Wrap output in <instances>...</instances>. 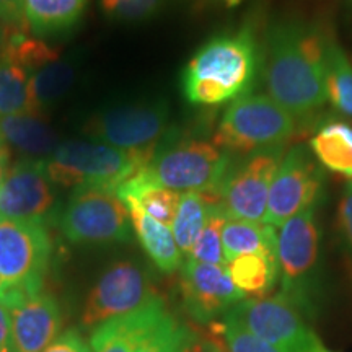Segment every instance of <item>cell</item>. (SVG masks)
<instances>
[{
    "mask_svg": "<svg viewBox=\"0 0 352 352\" xmlns=\"http://www.w3.org/2000/svg\"><path fill=\"white\" fill-rule=\"evenodd\" d=\"M230 153L214 142L188 139L158 147L155 155L140 168L148 182L170 191L201 192L217 202V192L230 170Z\"/></svg>",
    "mask_w": 352,
    "mask_h": 352,
    "instance_id": "cell-3",
    "label": "cell"
},
{
    "mask_svg": "<svg viewBox=\"0 0 352 352\" xmlns=\"http://www.w3.org/2000/svg\"><path fill=\"white\" fill-rule=\"evenodd\" d=\"M320 258V227L315 208L294 215L277 232L280 294L311 316L315 308L316 267Z\"/></svg>",
    "mask_w": 352,
    "mask_h": 352,
    "instance_id": "cell-6",
    "label": "cell"
},
{
    "mask_svg": "<svg viewBox=\"0 0 352 352\" xmlns=\"http://www.w3.org/2000/svg\"><path fill=\"white\" fill-rule=\"evenodd\" d=\"M0 352H15L12 336V324L8 308L0 298Z\"/></svg>",
    "mask_w": 352,
    "mask_h": 352,
    "instance_id": "cell-36",
    "label": "cell"
},
{
    "mask_svg": "<svg viewBox=\"0 0 352 352\" xmlns=\"http://www.w3.org/2000/svg\"><path fill=\"white\" fill-rule=\"evenodd\" d=\"M323 189V168L305 145L285 153L270 188L264 223L280 227L303 210L315 208Z\"/></svg>",
    "mask_w": 352,
    "mask_h": 352,
    "instance_id": "cell-11",
    "label": "cell"
},
{
    "mask_svg": "<svg viewBox=\"0 0 352 352\" xmlns=\"http://www.w3.org/2000/svg\"><path fill=\"white\" fill-rule=\"evenodd\" d=\"M164 0H101L104 13L116 20L139 21L152 16Z\"/></svg>",
    "mask_w": 352,
    "mask_h": 352,
    "instance_id": "cell-31",
    "label": "cell"
},
{
    "mask_svg": "<svg viewBox=\"0 0 352 352\" xmlns=\"http://www.w3.org/2000/svg\"><path fill=\"white\" fill-rule=\"evenodd\" d=\"M227 222V215L220 209L217 202H214L209 209V215L206 219L204 227L197 236L195 246L189 252V258L196 261L217 264V266H226V256H223L222 248V230Z\"/></svg>",
    "mask_w": 352,
    "mask_h": 352,
    "instance_id": "cell-28",
    "label": "cell"
},
{
    "mask_svg": "<svg viewBox=\"0 0 352 352\" xmlns=\"http://www.w3.org/2000/svg\"><path fill=\"white\" fill-rule=\"evenodd\" d=\"M222 248L227 263L250 253L277 258V230L264 222L227 219L222 230Z\"/></svg>",
    "mask_w": 352,
    "mask_h": 352,
    "instance_id": "cell-20",
    "label": "cell"
},
{
    "mask_svg": "<svg viewBox=\"0 0 352 352\" xmlns=\"http://www.w3.org/2000/svg\"><path fill=\"white\" fill-rule=\"evenodd\" d=\"M259 51L250 28L215 36L191 57L182 85L192 104H220L245 96L258 72Z\"/></svg>",
    "mask_w": 352,
    "mask_h": 352,
    "instance_id": "cell-2",
    "label": "cell"
},
{
    "mask_svg": "<svg viewBox=\"0 0 352 352\" xmlns=\"http://www.w3.org/2000/svg\"><path fill=\"white\" fill-rule=\"evenodd\" d=\"M338 220H340L342 236L352 250V182L347 183L344 192H342Z\"/></svg>",
    "mask_w": 352,
    "mask_h": 352,
    "instance_id": "cell-35",
    "label": "cell"
},
{
    "mask_svg": "<svg viewBox=\"0 0 352 352\" xmlns=\"http://www.w3.org/2000/svg\"><path fill=\"white\" fill-rule=\"evenodd\" d=\"M76 80V69L59 56L32 72V91L39 113L52 107L67 94Z\"/></svg>",
    "mask_w": 352,
    "mask_h": 352,
    "instance_id": "cell-26",
    "label": "cell"
},
{
    "mask_svg": "<svg viewBox=\"0 0 352 352\" xmlns=\"http://www.w3.org/2000/svg\"><path fill=\"white\" fill-rule=\"evenodd\" d=\"M158 297L151 280L135 263L118 261L101 274L83 307L82 327L98 328L109 320L139 310Z\"/></svg>",
    "mask_w": 352,
    "mask_h": 352,
    "instance_id": "cell-13",
    "label": "cell"
},
{
    "mask_svg": "<svg viewBox=\"0 0 352 352\" xmlns=\"http://www.w3.org/2000/svg\"><path fill=\"white\" fill-rule=\"evenodd\" d=\"M184 324H179L168 311L153 321L135 342L132 352H179Z\"/></svg>",
    "mask_w": 352,
    "mask_h": 352,
    "instance_id": "cell-29",
    "label": "cell"
},
{
    "mask_svg": "<svg viewBox=\"0 0 352 352\" xmlns=\"http://www.w3.org/2000/svg\"><path fill=\"white\" fill-rule=\"evenodd\" d=\"M52 182L64 188H104L118 191L144 164L138 157L100 140H67L43 162Z\"/></svg>",
    "mask_w": 352,
    "mask_h": 352,
    "instance_id": "cell-4",
    "label": "cell"
},
{
    "mask_svg": "<svg viewBox=\"0 0 352 352\" xmlns=\"http://www.w3.org/2000/svg\"><path fill=\"white\" fill-rule=\"evenodd\" d=\"M212 204L214 202L201 192H184L179 196L178 209L171 223V232L179 252L188 254L191 252Z\"/></svg>",
    "mask_w": 352,
    "mask_h": 352,
    "instance_id": "cell-27",
    "label": "cell"
},
{
    "mask_svg": "<svg viewBox=\"0 0 352 352\" xmlns=\"http://www.w3.org/2000/svg\"><path fill=\"white\" fill-rule=\"evenodd\" d=\"M124 204L129 210L131 223L134 227L135 235L153 264L166 274L179 270L182 267V252L176 245L171 228L151 217L135 202L126 201Z\"/></svg>",
    "mask_w": 352,
    "mask_h": 352,
    "instance_id": "cell-19",
    "label": "cell"
},
{
    "mask_svg": "<svg viewBox=\"0 0 352 352\" xmlns=\"http://www.w3.org/2000/svg\"><path fill=\"white\" fill-rule=\"evenodd\" d=\"M296 134V118L267 95H245L223 113L214 144L228 153L280 148Z\"/></svg>",
    "mask_w": 352,
    "mask_h": 352,
    "instance_id": "cell-5",
    "label": "cell"
},
{
    "mask_svg": "<svg viewBox=\"0 0 352 352\" xmlns=\"http://www.w3.org/2000/svg\"><path fill=\"white\" fill-rule=\"evenodd\" d=\"M28 113H39L32 91V74L0 52V118Z\"/></svg>",
    "mask_w": 352,
    "mask_h": 352,
    "instance_id": "cell-24",
    "label": "cell"
},
{
    "mask_svg": "<svg viewBox=\"0 0 352 352\" xmlns=\"http://www.w3.org/2000/svg\"><path fill=\"white\" fill-rule=\"evenodd\" d=\"M283 162V147L252 153L228 170L217 192V204L227 219L264 222L270 188Z\"/></svg>",
    "mask_w": 352,
    "mask_h": 352,
    "instance_id": "cell-12",
    "label": "cell"
},
{
    "mask_svg": "<svg viewBox=\"0 0 352 352\" xmlns=\"http://www.w3.org/2000/svg\"><path fill=\"white\" fill-rule=\"evenodd\" d=\"M60 230L69 241L80 245L127 241L131 215L116 191L78 188L60 215Z\"/></svg>",
    "mask_w": 352,
    "mask_h": 352,
    "instance_id": "cell-8",
    "label": "cell"
},
{
    "mask_svg": "<svg viewBox=\"0 0 352 352\" xmlns=\"http://www.w3.org/2000/svg\"><path fill=\"white\" fill-rule=\"evenodd\" d=\"M307 352H323V344H321V342L318 341L314 347H311V349H308Z\"/></svg>",
    "mask_w": 352,
    "mask_h": 352,
    "instance_id": "cell-38",
    "label": "cell"
},
{
    "mask_svg": "<svg viewBox=\"0 0 352 352\" xmlns=\"http://www.w3.org/2000/svg\"><path fill=\"white\" fill-rule=\"evenodd\" d=\"M56 209L52 182L38 160H20L10 166L0 188V219L46 226Z\"/></svg>",
    "mask_w": 352,
    "mask_h": 352,
    "instance_id": "cell-14",
    "label": "cell"
},
{
    "mask_svg": "<svg viewBox=\"0 0 352 352\" xmlns=\"http://www.w3.org/2000/svg\"><path fill=\"white\" fill-rule=\"evenodd\" d=\"M87 0H25L26 26L36 36H50L72 28Z\"/></svg>",
    "mask_w": 352,
    "mask_h": 352,
    "instance_id": "cell-23",
    "label": "cell"
},
{
    "mask_svg": "<svg viewBox=\"0 0 352 352\" xmlns=\"http://www.w3.org/2000/svg\"><path fill=\"white\" fill-rule=\"evenodd\" d=\"M212 329L223 340L227 352H284L246 329L228 314L222 316V321L212 323Z\"/></svg>",
    "mask_w": 352,
    "mask_h": 352,
    "instance_id": "cell-30",
    "label": "cell"
},
{
    "mask_svg": "<svg viewBox=\"0 0 352 352\" xmlns=\"http://www.w3.org/2000/svg\"><path fill=\"white\" fill-rule=\"evenodd\" d=\"M179 352H227L223 351L222 342L214 336L199 331V329L186 327L183 329V340Z\"/></svg>",
    "mask_w": 352,
    "mask_h": 352,
    "instance_id": "cell-32",
    "label": "cell"
},
{
    "mask_svg": "<svg viewBox=\"0 0 352 352\" xmlns=\"http://www.w3.org/2000/svg\"><path fill=\"white\" fill-rule=\"evenodd\" d=\"M10 314L15 352H43L60 334L63 315L51 294L0 290Z\"/></svg>",
    "mask_w": 352,
    "mask_h": 352,
    "instance_id": "cell-15",
    "label": "cell"
},
{
    "mask_svg": "<svg viewBox=\"0 0 352 352\" xmlns=\"http://www.w3.org/2000/svg\"><path fill=\"white\" fill-rule=\"evenodd\" d=\"M183 305L192 320L201 324L214 323L227 315L245 296L235 287L226 266L208 264L188 258L182 267Z\"/></svg>",
    "mask_w": 352,
    "mask_h": 352,
    "instance_id": "cell-16",
    "label": "cell"
},
{
    "mask_svg": "<svg viewBox=\"0 0 352 352\" xmlns=\"http://www.w3.org/2000/svg\"><path fill=\"white\" fill-rule=\"evenodd\" d=\"M43 352H91L90 341H87L77 329L60 333Z\"/></svg>",
    "mask_w": 352,
    "mask_h": 352,
    "instance_id": "cell-33",
    "label": "cell"
},
{
    "mask_svg": "<svg viewBox=\"0 0 352 352\" xmlns=\"http://www.w3.org/2000/svg\"><path fill=\"white\" fill-rule=\"evenodd\" d=\"M0 23L12 30L25 26V0H0Z\"/></svg>",
    "mask_w": 352,
    "mask_h": 352,
    "instance_id": "cell-34",
    "label": "cell"
},
{
    "mask_svg": "<svg viewBox=\"0 0 352 352\" xmlns=\"http://www.w3.org/2000/svg\"><path fill=\"white\" fill-rule=\"evenodd\" d=\"M166 310L160 297L126 316L100 324L90 338L91 352H132L135 342L153 321Z\"/></svg>",
    "mask_w": 352,
    "mask_h": 352,
    "instance_id": "cell-18",
    "label": "cell"
},
{
    "mask_svg": "<svg viewBox=\"0 0 352 352\" xmlns=\"http://www.w3.org/2000/svg\"><path fill=\"white\" fill-rule=\"evenodd\" d=\"M310 151L321 166L352 178V127L346 122H324L311 135Z\"/></svg>",
    "mask_w": 352,
    "mask_h": 352,
    "instance_id": "cell-21",
    "label": "cell"
},
{
    "mask_svg": "<svg viewBox=\"0 0 352 352\" xmlns=\"http://www.w3.org/2000/svg\"><path fill=\"white\" fill-rule=\"evenodd\" d=\"M51 250L44 223L0 219V290H43Z\"/></svg>",
    "mask_w": 352,
    "mask_h": 352,
    "instance_id": "cell-9",
    "label": "cell"
},
{
    "mask_svg": "<svg viewBox=\"0 0 352 352\" xmlns=\"http://www.w3.org/2000/svg\"><path fill=\"white\" fill-rule=\"evenodd\" d=\"M227 271L233 285L243 296L261 298L274 289L279 276V263L277 258L261 253H250L227 263Z\"/></svg>",
    "mask_w": 352,
    "mask_h": 352,
    "instance_id": "cell-22",
    "label": "cell"
},
{
    "mask_svg": "<svg viewBox=\"0 0 352 352\" xmlns=\"http://www.w3.org/2000/svg\"><path fill=\"white\" fill-rule=\"evenodd\" d=\"M324 87L334 109L352 118V64L331 34L324 38Z\"/></svg>",
    "mask_w": 352,
    "mask_h": 352,
    "instance_id": "cell-25",
    "label": "cell"
},
{
    "mask_svg": "<svg viewBox=\"0 0 352 352\" xmlns=\"http://www.w3.org/2000/svg\"><path fill=\"white\" fill-rule=\"evenodd\" d=\"M228 315L284 352H307L320 341L305 323L300 308L280 292L241 300Z\"/></svg>",
    "mask_w": 352,
    "mask_h": 352,
    "instance_id": "cell-10",
    "label": "cell"
},
{
    "mask_svg": "<svg viewBox=\"0 0 352 352\" xmlns=\"http://www.w3.org/2000/svg\"><path fill=\"white\" fill-rule=\"evenodd\" d=\"M324 38L318 26L296 20L267 32V91L294 118L308 116L327 101Z\"/></svg>",
    "mask_w": 352,
    "mask_h": 352,
    "instance_id": "cell-1",
    "label": "cell"
},
{
    "mask_svg": "<svg viewBox=\"0 0 352 352\" xmlns=\"http://www.w3.org/2000/svg\"><path fill=\"white\" fill-rule=\"evenodd\" d=\"M349 3H351V7H352V0H349Z\"/></svg>",
    "mask_w": 352,
    "mask_h": 352,
    "instance_id": "cell-40",
    "label": "cell"
},
{
    "mask_svg": "<svg viewBox=\"0 0 352 352\" xmlns=\"http://www.w3.org/2000/svg\"><path fill=\"white\" fill-rule=\"evenodd\" d=\"M8 164H10V152H8L7 148L0 144V188H2L3 179H6V176H7V171H8V168H10Z\"/></svg>",
    "mask_w": 352,
    "mask_h": 352,
    "instance_id": "cell-37",
    "label": "cell"
},
{
    "mask_svg": "<svg viewBox=\"0 0 352 352\" xmlns=\"http://www.w3.org/2000/svg\"><path fill=\"white\" fill-rule=\"evenodd\" d=\"M323 352H333V351H328V349H324V347H323Z\"/></svg>",
    "mask_w": 352,
    "mask_h": 352,
    "instance_id": "cell-39",
    "label": "cell"
},
{
    "mask_svg": "<svg viewBox=\"0 0 352 352\" xmlns=\"http://www.w3.org/2000/svg\"><path fill=\"white\" fill-rule=\"evenodd\" d=\"M0 144L8 152H16L25 160H47L60 140L43 114H13L0 118Z\"/></svg>",
    "mask_w": 352,
    "mask_h": 352,
    "instance_id": "cell-17",
    "label": "cell"
},
{
    "mask_svg": "<svg viewBox=\"0 0 352 352\" xmlns=\"http://www.w3.org/2000/svg\"><path fill=\"white\" fill-rule=\"evenodd\" d=\"M168 129L165 103H132L95 114L85 131L95 140L129 152L147 165Z\"/></svg>",
    "mask_w": 352,
    "mask_h": 352,
    "instance_id": "cell-7",
    "label": "cell"
}]
</instances>
